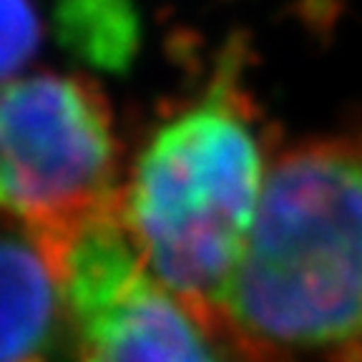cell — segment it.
<instances>
[{"label": "cell", "instance_id": "6da1fadb", "mask_svg": "<svg viewBox=\"0 0 362 362\" xmlns=\"http://www.w3.org/2000/svg\"><path fill=\"white\" fill-rule=\"evenodd\" d=\"M219 315L282 362L362 352V134L307 139L269 161Z\"/></svg>", "mask_w": 362, "mask_h": 362}, {"label": "cell", "instance_id": "7a4b0ae2", "mask_svg": "<svg viewBox=\"0 0 362 362\" xmlns=\"http://www.w3.org/2000/svg\"><path fill=\"white\" fill-rule=\"evenodd\" d=\"M267 166L252 119L221 71L153 131L121 189V219L153 279L219 312L259 209Z\"/></svg>", "mask_w": 362, "mask_h": 362}, {"label": "cell", "instance_id": "3957f363", "mask_svg": "<svg viewBox=\"0 0 362 362\" xmlns=\"http://www.w3.org/2000/svg\"><path fill=\"white\" fill-rule=\"evenodd\" d=\"M119 148L101 86L81 74L0 83V216L48 255L90 221L121 209Z\"/></svg>", "mask_w": 362, "mask_h": 362}, {"label": "cell", "instance_id": "277c9868", "mask_svg": "<svg viewBox=\"0 0 362 362\" xmlns=\"http://www.w3.org/2000/svg\"><path fill=\"white\" fill-rule=\"evenodd\" d=\"M78 362H282L219 312L166 289L146 269L121 211L86 224L53 252Z\"/></svg>", "mask_w": 362, "mask_h": 362}, {"label": "cell", "instance_id": "5b68a950", "mask_svg": "<svg viewBox=\"0 0 362 362\" xmlns=\"http://www.w3.org/2000/svg\"><path fill=\"white\" fill-rule=\"evenodd\" d=\"M0 362H78L56 262L25 226L0 216Z\"/></svg>", "mask_w": 362, "mask_h": 362}, {"label": "cell", "instance_id": "8992f818", "mask_svg": "<svg viewBox=\"0 0 362 362\" xmlns=\"http://www.w3.org/2000/svg\"><path fill=\"white\" fill-rule=\"evenodd\" d=\"M56 35L68 53L101 71H124L141 45L134 0H58Z\"/></svg>", "mask_w": 362, "mask_h": 362}, {"label": "cell", "instance_id": "52a82bcc", "mask_svg": "<svg viewBox=\"0 0 362 362\" xmlns=\"http://www.w3.org/2000/svg\"><path fill=\"white\" fill-rule=\"evenodd\" d=\"M43 38V21L35 0H0V83L16 78L35 56Z\"/></svg>", "mask_w": 362, "mask_h": 362}]
</instances>
